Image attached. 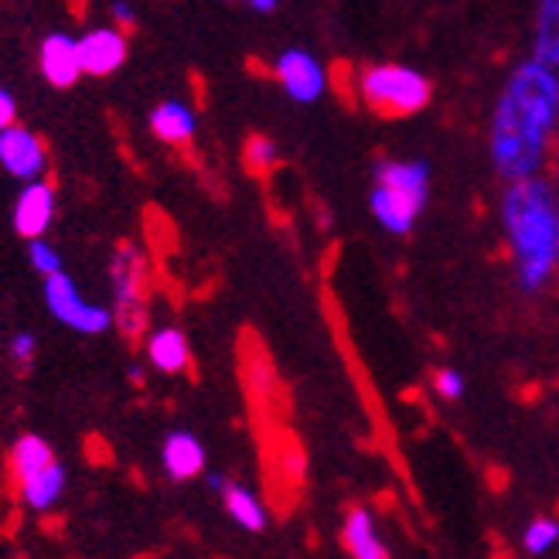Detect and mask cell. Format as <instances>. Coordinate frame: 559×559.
Instances as JSON below:
<instances>
[{
    "label": "cell",
    "mask_w": 559,
    "mask_h": 559,
    "mask_svg": "<svg viewBox=\"0 0 559 559\" xmlns=\"http://www.w3.org/2000/svg\"><path fill=\"white\" fill-rule=\"evenodd\" d=\"M559 127V79L536 59L512 72L491 120V160L506 181L543 171Z\"/></svg>",
    "instance_id": "6da1fadb"
},
{
    "label": "cell",
    "mask_w": 559,
    "mask_h": 559,
    "mask_svg": "<svg viewBox=\"0 0 559 559\" xmlns=\"http://www.w3.org/2000/svg\"><path fill=\"white\" fill-rule=\"evenodd\" d=\"M501 222L512 242L519 284L522 290L536 294L549 284L559 263V212L549 181L539 175L509 181L506 199H501Z\"/></svg>",
    "instance_id": "7a4b0ae2"
},
{
    "label": "cell",
    "mask_w": 559,
    "mask_h": 559,
    "mask_svg": "<svg viewBox=\"0 0 559 559\" xmlns=\"http://www.w3.org/2000/svg\"><path fill=\"white\" fill-rule=\"evenodd\" d=\"M109 307L114 328L127 342H140L151 318V263L136 242H120L109 257Z\"/></svg>",
    "instance_id": "3957f363"
},
{
    "label": "cell",
    "mask_w": 559,
    "mask_h": 559,
    "mask_svg": "<svg viewBox=\"0 0 559 559\" xmlns=\"http://www.w3.org/2000/svg\"><path fill=\"white\" fill-rule=\"evenodd\" d=\"M430 171L419 160H382L372 188V215L389 233H409L416 215L424 212Z\"/></svg>",
    "instance_id": "277c9868"
},
{
    "label": "cell",
    "mask_w": 559,
    "mask_h": 559,
    "mask_svg": "<svg viewBox=\"0 0 559 559\" xmlns=\"http://www.w3.org/2000/svg\"><path fill=\"white\" fill-rule=\"evenodd\" d=\"M358 93L382 117H413L430 103V82L406 66H372L358 75Z\"/></svg>",
    "instance_id": "5b68a950"
},
{
    "label": "cell",
    "mask_w": 559,
    "mask_h": 559,
    "mask_svg": "<svg viewBox=\"0 0 559 559\" xmlns=\"http://www.w3.org/2000/svg\"><path fill=\"white\" fill-rule=\"evenodd\" d=\"M41 297H45V311L69 331L82 334V338H99V334L114 328V307L90 300L75 287V280L66 270L45 276Z\"/></svg>",
    "instance_id": "8992f818"
},
{
    "label": "cell",
    "mask_w": 559,
    "mask_h": 559,
    "mask_svg": "<svg viewBox=\"0 0 559 559\" xmlns=\"http://www.w3.org/2000/svg\"><path fill=\"white\" fill-rule=\"evenodd\" d=\"M55 212H59V191H55V185L48 178L21 181V191L11 209V226L24 242L41 239L51 229Z\"/></svg>",
    "instance_id": "52a82bcc"
},
{
    "label": "cell",
    "mask_w": 559,
    "mask_h": 559,
    "mask_svg": "<svg viewBox=\"0 0 559 559\" xmlns=\"http://www.w3.org/2000/svg\"><path fill=\"white\" fill-rule=\"evenodd\" d=\"M0 167L17 181H35L48 175V147L45 140L24 123L0 130Z\"/></svg>",
    "instance_id": "ba28073f"
},
{
    "label": "cell",
    "mask_w": 559,
    "mask_h": 559,
    "mask_svg": "<svg viewBox=\"0 0 559 559\" xmlns=\"http://www.w3.org/2000/svg\"><path fill=\"white\" fill-rule=\"evenodd\" d=\"M79 59H82V72L93 79L117 75L130 59L127 32H120L117 24L90 27V32H82V38H79Z\"/></svg>",
    "instance_id": "9c48e42d"
},
{
    "label": "cell",
    "mask_w": 559,
    "mask_h": 559,
    "mask_svg": "<svg viewBox=\"0 0 559 559\" xmlns=\"http://www.w3.org/2000/svg\"><path fill=\"white\" fill-rule=\"evenodd\" d=\"M273 75L294 103H314L328 90L324 66L304 48H287L284 55H280V59L273 62Z\"/></svg>",
    "instance_id": "30bf717a"
},
{
    "label": "cell",
    "mask_w": 559,
    "mask_h": 559,
    "mask_svg": "<svg viewBox=\"0 0 559 559\" xmlns=\"http://www.w3.org/2000/svg\"><path fill=\"white\" fill-rule=\"evenodd\" d=\"M38 72L51 90H72L86 75L79 59V38L69 32H51L38 45Z\"/></svg>",
    "instance_id": "8fae6325"
},
{
    "label": "cell",
    "mask_w": 559,
    "mask_h": 559,
    "mask_svg": "<svg viewBox=\"0 0 559 559\" xmlns=\"http://www.w3.org/2000/svg\"><path fill=\"white\" fill-rule=\"evenodd\" d=\"M205 464H209L205 443L194 437L191 430H171V433L164 437V443H160V467H164V474L175 485L202 478Z\"/></svg>",
    "instance_id": "7c38bea8"
},
{
    "label": "cell",
    "mask_w": 559,
    "mask_h": 559,
    "mask_svg": "<svg viewBox=\"0 0 559 559\" xmlns=\"http://www.w3.org/2000/svg\"><path fill=\"white\" fill-rule=\"evenodd\" d=\"M144 355L147 366L160 376H185L191 369V345L178 324L154 328L144 338Z\"/></svg>",
    "instance_id": "4fadbf2b"
},
{
    "label": "cell",
    "mask_w": 559,
    "mask_h": 559,
    "mask_svg": "<svg viewBox=\"0 0 559 559\" xmlns=\"http://www.w3.org/2000/svg\"><path fill=\"white\" fill-rule=\"evenodd\" d=\"M17 485V498L27 512H48L62 501L66 488H69V467L55 457L48 461L45 467H38L35 474H27V478L14 481Z\"/></svg>",
    "instance_id": "5bb4252c"
},
{
    "label": "cell",
    "mask_w": 559,
    "mask_h": 559,
    "mask_svg": "<svg viewBox=\"0 0 559 559\" xmlns=\"http://www.w3.org/2000/svg\"><path fill=\"white\" fill-rule=\"evenodd\" d=\"M151 133L157 140L171 147H181V144H191L194 133H199V117H194V109L181 99H164L151 109Z\"/></svg>",
    "instance_id": "9a60e30c"
},
{
    "label": "cell",
    "mask_w": 559,
    "mask_h": 559,
    "mask_svg": "<svg viewBox=\"0 0 559 559\" xmlns=\"http://www.w3.org/2000/svg\"><path fill=\"white\" fill-rule=\"evenodd\" d=\"M342 543L355 559H385L389 549L376 533V522L366 509H352L342 528Z\"/></svg>",
    "instance_id": "2e32d148"
},
{
    "label": "cell",
    "mask_w": 559,
    "mask_h": 559,
    "mask_svg": "<svg viewBox=\"0 0 559 559\" xmlns=\"http://www.w3.org/2000/svg\"><path fill=\"white\" fill-rule=\"evenodd\" d=\"M533 59L559 79V0H539Z\"/></svg>",
    "instance_id": "e0dca14e"
},
{
    "label": "cell",
    "mask_w": 559,
    "mask_h": 559,
    "mask_svg": "<svg viewBox=\"0 0 559 559\" xmlns=\"http://www.w3.org/2000/svg\"><path fill=\"white\" fill-rule=\"evenodd\" d=\"M222 506H226L229 519L246 528V533H263L266 528V509H263V501L249 491L246 485H236L229 481L226 488H222Z\"/></svg>",
    "instance_id": "ac0fdd59"
},
{
    "label": "cell",
    "mask_w": 559,
    "mask_h": 559,
    "mask_svg": "<svg viewBox=\"0 0 559 559\" xmlns=\"http://www.w3.org/2000/svg\"><path fill=\"white\" fill-rule=\"evenodd\" d=\"M48 461H55L51 443L38 433H21L11 447V478L21 481L27 474H35L38 467H45Z\"/></svg>",
    "instance_id": "d6986e66"
},
{
    "label": "cell",
    "mask_w": 559,
    "mask_h": 559,
    "mask_svg": "<svg viewBox=\"0 0 559 559\" xmlns=\"http://www.w3.org/2000/svg\"><path fill=\"white\" fill-rule=\"evenodd\" d=\"M242 160H246V167L253 175H266V171H273V167H276L280 151H276V144H273L270 136L253 133V136L246 140V147H242Z\"/></svg>",
    "instance_id": "ffe728a7"
},
{
    "label": "cell",
    "mask_w": 559,
    "mask_h": 559,
    "mask_svg": "<svg viewBox=\"0 0 559 559\" xmlns=\"http://www.w3.org/2000/svg\"><path fill=\"white\" fill-rule=\"evenodd\" d=\"M27 266H32L41 280L51 276V273H62L66 270L62 253L45 236L41 239H27Z\"/></svg>",
    "instance_id": "44dd1931"
},
{
    "label": "cell",
    "mask_w": 559,
    "mask_h": 559,
    "mask_svg": "<svg viewBox=\"0 0 559 559\" xmlns=\"http://www.w3.org/2000/svg\"><path fill=\"white\" fill-rule=\"evenodd\" d=\"M559 543V522L556 519H536L533 525L525 528V549L533 556L549 552Z\"/></svg>",
    "instance_id": "7402d4cb"
},
{
    "label": "cell",
    "mask_w": 559,
    "mask_h": 559,
    "mask_svg": "<svg viewBox=\"0 0 559 559\" xmlns=\"http://www.w3.org/2000/svg\"><path fill=\"white\" fill-rule=\"evenodd\" d=\"M8 358L14 361L21 372L32 369L35 358H38V338H35V331H14L11 338H8Z\"/></svg>",
    "instance_id": "603a6c76"
},
{
    "label": "cell",
    "mask_w": 559,
    "mask_h": 559,
    "mask_svg": "<svg viewBox=\"0 0 559 559\" xmlns=\"http://www.w3.org/2000/svg\"><path fill=\"white\" fill-rule=\"evenodd\" d=\"M433 389H437V396L447 400V403H457L464 396V376L454 372V369H440L433 376Z\"/></svg>",
    "instance_id": "cb8c5ba5"
},
{
    "label": "cell",
    "mask_w": 559,
    "mask_h": 559,
    "mask_svg": "<svg viewBox=\"0 0 559 559\" xmlns=\"http://www.w3.org/2000/svg\"><path fill=\"white\" fill-rule=\"evenodd\" d=\"M109 17H114V24L120 27V32H127V35L136 27V11H133L130 0H114V4H109Z\"/></svg>",
    "instance_id": "d4e9b609"
},
{
    "label": "cell",
    "mask_w": 559,
    "mask_h": 559,
    "mask_svg": "<svg viewBox=\"0 0 559 559\" xmlns=\"http://www.w3.org/2000/svg\"><path fill=\"white\" fill-rule=\"evenodd\" d=\"M17 123V99L8 86H0V130Z\"/></svg>",
    "instance_id": "484cf974"
},
{
    "label": "cell",
    "mask_w": 559,
    "mask_h": 559,
    "mask_svg": "<svg viewBox=\"0 0 559 559\" xmlns=\"http://www.w3.org/2000/svg\"><path fill=\"white\" fill-rule=\"evenodd\" d=\"M205 485H209L212 491H218V495H222V488L229 485V478H226V474H215V471H212V474H205Z\"/></svg>",
    "instance_id": "4316f807"
},
{
    "label": "cell",
    "mask_w": 559,
    "mask_h": 559,
    "mask_svg": "<svg viewBox=\"0 0 559 559\" xmlns=\"http://www.w3.org/2000/svg\"><path fill=\"white\" fill-rule=\"evenodd\" d=\"M246 4L253 8V11H260V14H270V11H276L280 0H246Z\"/></svg>",
    "instance_id": "83f0119b"
},
{
    "label": "cell",
    "mask_w": 559,
    "mask_h": 559,
    "mask_svg": "<svg viewBox=\"0 0 559 559\" xmlns=\"http://www.w3.org/2000/svg\"><path fill=\"white\" fill-rule=\"evenodd\" d=\"M127 379H130L133 385H144V379H147L144 366H130V369H127Z\"/></svg>",
    "instance_id": "f1b7e54d"
},
{
    "label": "cell",
    "mask_w": 559,
    "mask_h": 559,
    "mask_svg": "<svg viewBox=\"0 0 559 559\" xmlns=\"http://www.w3.org/2000/svg\"><path fill=\"white\" fill-rule=\"evenodd\" d=\"M556 178H559V144H556Z\"/></svg>",
    "instance_id": "f546056e"
}]
</instances>
